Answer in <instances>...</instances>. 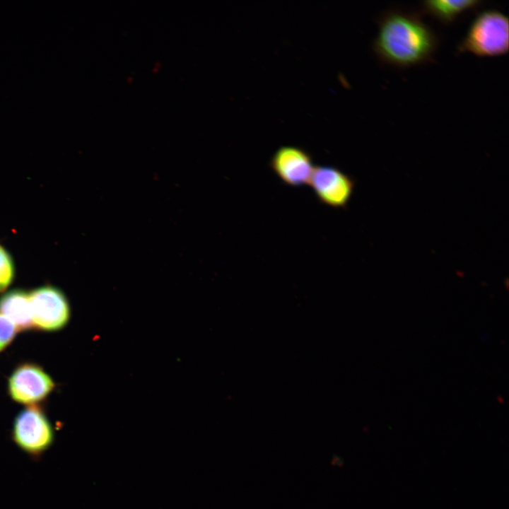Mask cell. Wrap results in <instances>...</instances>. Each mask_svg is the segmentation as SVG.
<instances>
[{"label": "cell", "mask_w": 509, "mask_h": 509, "mask_svg": "<svg viewBox=\"0 0 509 509\" xmlns=\"http://www.w3.org/2000/svg\"><path fill=\"white\" fill-rule=\"evenodd\" d=\"M437 46L435 33L419 16L395 11L381 18L373 47L381 61L407 67L429 61Z\"/></svg>", "instance_id": "obj_1"}, {"label": "cell", "mask_w": 509, "mask_h": 509, "mask_svg": "<svg viewBox=\"0 0 509 509\" xmlns=\"http://www.w3.org/2000/svg\"><path fill=\"white\" fill-rule=\"evenodd\" d=\"M508 19L497 10L479 13L471 23L458 50L479 57H497L508 52Z\"/></svg>", "instance_id": "obj_2"}, {"label": "cell", "mask_w": 509, "mask_h": 509, "mask_svg": "<svg viewBox=\"0 0 509 509\" xmlns=\"http://www.w3.org/2000/svg\"><path fill=\"white\" fill-rule=\"evenodd\" d=\"M12 440L23 452L39 457L47 451L54 441V431L43 409L30 405L15 417Z\"/></svg>", "instance_id": "obj_3"}, {"label": "cell", "mask_w": 509, "mask_h": 509, "mask_svg": "<svg viewBox=\"0 0 509 509\" xmlns=\"http://www.w3.org/2000/svg\"><path fill=\"white\" fill-rule=\"evenodd\" d=\"M34 328L59 331L66 326L71 308L65 294L52 286H43L29 293Z\"/></svg>", "instance_id": "obj_4"}, {"label": "cell", "mask_w": 509, "mask_h": 509, "mask_svg": "<svg viewBox=\"0 0 509 509\" xmlns=\"http://www.w3.org/2000/svg\"><path fill=\"white\" fill-rule=\"evenodd\" d=\"M54 388L55 382L52 377L34 363L20 364L8 380L11 398L23 404L35 405L43 401Z\"/></svg>", "instance_id": "obj_5"}, {"label": "cell", "mask_w": 509, "mask_h": 509, "mask_svg": "<svg viewBox=\"0 0 509 509\" xmlns=\"http://www.w3.org/2000/svg\"><path fill=\"white\" fill-rule=\"evenodd\" d=\"M309 183L317 199L334 208H345L355 187L350 175L329 165L315 166Z\"/></svg>", "instance_id": "obj_6"}, {"label": "cell", "mask_w": 509, "mask_h": 509, "mask_svg": "<svg viewBox=\"0 0 509 509\" xmlns=\"http://www.w3.org/2000/svg\"><path fill=\"white\" fill-rule=\"evenodd\" d=\"M270 166L286 185L301 187L309 184L315 166L311 155L296 146H282L273 154Z\"/></svg>", "instance_id": "obj_7"}, {"label": "cell", "mask_w": 509, "mask_h": 509, "mask_svg": "<svg viewBox=\"0 0 509 509\" xmlns=\"http://www.w3.org/2000/svg\"><path fill=\"white\" fill-rule=\"evenodd\" d=\"M0 313L8 318L19 331L34 328L29 293L13 289L0 297Z\"/></svg>", "instance_id": "obj_8"}, {"label": "cell", "mask_w": 509, "mask_h": 509, "mask_svg": "<svg viewBox=\"0 0 509 509\" xmlns=\"http://www.w3.org/2000/svg\"><path fill=\"white\" fill-rule=\"evenodd\" d=\"M481 4V1L477 0H433L422 2V6L426 13L447 24Z\"/></svg>", "instance_id": "obj_9"}, {"label": "cell", "mask_w": 509, "mask_h": 509, "mask_svg": "<svg viewBox=\"0 0 509 509\" xmlns=\"http://www.w3.org/2000/svg\"><path fill=\"white\" fill-rule=\"evenodd\" d=\"M14 273V266L10 255L0 245V292L11 284Z\"/></svg>", "instance_id": "obj_10"}, {"label": "cell", "mask_w": 509, "mask_h": 509, "mask_svg": "<svg viewBox=\"0 0 509 509\" xmlns=\"http://www.w3.org/2000/svg\"><path fill=\"white\" fill-rule=\"evenodd\" d=\"M17 328L6 316L0 313V353L14 339Z\"/></svg>", "instance_id": "obj_11"}]
</instances>
